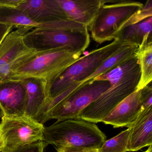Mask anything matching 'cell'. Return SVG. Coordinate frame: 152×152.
Listing matches in <instances>:
<instances>
[{
  "label": "cell",
  "instance_id": "obj_1",
  "mask_svg": "<svg viewBox=\"0 0 152 152\" xmlns=\"http://www.w3.org/2000/svg\"><path fill=\"white\" fill-rule=\"evenodd\" d=\"M140 78V67L137 56L97 76L93 80L108 81L110 88L90 104L79 118L95 124L101 122L117 105L137 90Z\"/></svg>",
  "mask_w": 152,
  "mask_h": 152
},
{
  "label": "cell",
  "instance_id": "obj_2",
  "mask_svg": "<svg viewBox=\"0 0 152 152\" xmlns=\"http://www.w3.org/2000/svg\"><path fill=\"white\" fill-rule=\"evenodd\" d=\"M106 140V136L96 124L80 118L57 121L43 129V141L56 148L99 149Z\"/></svg>",
  "mask_w": 152,
  "mask_h": 152
},
{
  "label": "cell",
  "instance_id": "obj_3",
  "mask_svg": "<svg viewBox=\"0 0 152 152\" xmlns=\"http://www.w3.org/2000/svg\"><path fill=\"white\" fill-rule=\"evenodd\" d=\"M129 46L117 40H114L111 43L94 50L88 55L80 58L59 76L48 82L47 104L74 84L79 83L80 86L107 58Z\"/></svg>",
  "mask_w": 152,
  "mask_h": 152
},
{
  "label": "cell",
  "instance_id": "obj_4",
  "mask_svg": "<svg viewBox=\"0 0 152 152\" xmlns=\"http://www.w3.org/2000/svg\"><path fill=\"white\" fill-rule=\"evenodd\" d=\"M82 53L64 49L35 51L12 71L10 79L35 77L51 81L80 58Z\"/></svg>",
  "mask_w": 152,
  "mask_h": 152
},
{
  "label": "cell",
  "instance_id": "obj_5",
  "mask_svg": "<svg viewBox=\"0 0 152 152\" xmlns=\"http://www.w3.org/2000/svg\"><path fill=\"white\" fill-rule=\"evenodd\" d=\"M141 2L132 1H106L88 27L93 40L99 44L116 39L127 22L143 7Z\"/></svg>",
  "mask_w": 152,
  "mask_h": 152
},
{
  "label": "cell",
  "instance_id": "obj_6",
  "mask_svg": "<svg viewBox=\"0 0 152 152\" xmlns=\"http://www.w3.org/2000/svg\"><path fill=\"white\" fill-rule=\"evenodd\" d=\"M26 45L35 51L64 49L83 53L90 44L88 28L82 30H56L34 28L24 37Z\"/></svg>",
  "mask_w": 152,
  "mask_h": 152
},
{
  "label": "cell",
  "instance_id": "obj_7",
  "mask_svg": "<svg viewBox=\"0 0 152 152\" xmlns=\"http://www.w3.org/2000/svg\"><path fill=\"white\" fill-rule=\"evenodd\" d=\"M110 87L107 80H94L85 83L48 112L42 124L51 119L63 121L79 118L82 112Z\"/></svg>",
  "mask_w": 152,
  "mask_h": 152
},
{
  "label": "cell",
  "instance_id": "obj_8",
  "mask_svg": "<svg viewBox=\"0 0 152 152\" xmlns=\"http://www.w3.org/2000/svg\"><path fill=\"white\" fill-rule=\"evenodd\" d=\"M44 125L31 117L3 116L0 123V152L43 140Z\"/></svg>",
  "mask_w": 152,
  "mask_h": 152
},
{
  "label": "cell",
  "instance_id": "obj_9",
  "mask_svg": "<svg viewBox=\"0 0 152 152\" xmlns=\"http://www.w3.org/2000/svg\"><path fill=\"white\" fill-rule=\"evenodd\" d=\"M31 27H22L10 32L0 44V81L10 80L17 66L35 51L25 43L24 37Z\"/></svg>",
  "mask_w": 152,
  "mask_h": 152
},
{
  "label": "cell",
  "instance_id": "obj_10",
  "mask_svg": "<svg viewBox=\"0 0 152 152\" xmlns=\"http://www.w3.org/2000/svg\"><path fill=\"white\" fill-rule=\"evenodd\" d=\"M27 92L21 80L0 81V108L3 116L20 117L25 115Z\"/></svg>",
  "mask_w": 152,
  "mask_h": 152
},
{
  "label": "cell",
  "instance_id": "obj_11",
  "mask_svg": "<svg viewBox=\"0 0 152 152\" xmlns=\"http://www.w3.org/2000/svg\"><path fill=\"white\" fill-rule=\"evenodd\" d=\"M143 110L142 90L140 89L124 99L101 122L114 128H129Z\"/></svg>",
  "mask_w": 152,
  "mask_h": 152
},
{
  "label": "cell",
  "instance_id": "obj_12",
  "mask_svg": "<svg viewBox=\"0 0 152 152\" xmlns=\"http://www.w3.org/2000/svg\"><path fill=\"white\" fill-rule=\"evenodd\" d=\"M68 20L88 27L96 16L102 0H57Z\"/></svg>",
  "mask_w": 152,
  "mask_h": 152
},
{
  "label": "cell",
  "instance_id": "obj_13",
  "mask_svg": "<svg viewBox=\"0 0 152 152\" xmlns=\"http://www.w3.org/2000/svg\"><path fill=\"white\" fill-rule=\"evenodd\" d=\"M128 152L152 145V107L143 109L129 128Z\"/></svg>",
  "mask_w": 152,
  "mask_h": 152
},
{
  "label": "cell",
  "instance_id": "obj_14",
  "mask_svg": "<svg viewBox=\"0 0 152 152\" xmlns=\"http://www.w3.org/2000/svg\"><path fill=\"white\" fill-rule=\"evenodd\" d=\"M27 92L25 115L35 120L48 102L47 83L44 79L28 77L22 79Z\"/></svg>",
  "mask_w": 152,
  "mask_h": 152
},
{
  "label": "cell",
  "instance_id": "obj_15",
  "mask_svg": "<svg viewBox=\"0 0 152 152\" xmlns=\"http://www.w3.org/2000/svg\"><path fill=\"white\" fill-rule=\"evenodd\" d=\"M152 17L123 29L115 40L140 48L152 41Z\"/></svg>",
  "mask_w": 152,
  "mask_h": 152
},
{
  "label": "cell",
  "instance_id": "obj_16",
  "mask_svg": "<svg viewBox=\"0 0 152 152\" xmlns=\"http://www.w3.org/2000/svg\"><path fill=\"white\" fill-rule=\"evenodd\" d=\"M138 48L135 46H129L115 53L105 60L97 70L86 80L80 84L91 81L97 76L103 74L115 68L134 56H136Z\"/></svg>",
  "mask_w": 152,
  "mask_h": 152
},
{
  "label": "cell",
  "instance_id": "obj_17",
  "mask_svg": "<svg viewBox=\"0 0 152 152\" xmlns=\"http://www.w3.org/2000/svg\"><path fill=\"white\" fill-rule=\"evenodd\" d=\"M140 71V78L137 90L142 89L152 80V42L138 48L137 54Z\"/></svg>",
  "mask_w": 152,
  "mask_h": 152
},
{
  "label": "cell",
  "instance_id": "obj_18",
  "mask_svg": "<svg viewBox=\"0 0 152 152\" xmlns=\"http://www.w3.org/2000/svg\"><path fill=\"white\" fill-rule=\"evenodd\" d=\"M129 129L121 132L117 136L106 140L98 149V152H126L128 151Z\"/></svg>",
  "mask_w": 152,
  "mask_h": 152
},
{
  "label": "cell",
  "instance_id": "obj_19",
  "mask_svg": "<svg viewBox=\"0 0 152 152\" xmlns=\"http://www.w3.org/2000/svg\"><path fill=\"white\" fill-rule=\"evenodd\" d=\"M152 17V1L148 0L145 6L136 13L126 23V26L132 24L136 23L145 20L148 18Z\"/></svg>",
  "mask_w": 152,
  "mask_h": 152
},
{
  "label": "cell",
  "instance_id": "obj_20",
  "mask_svg": "<svg viewBox=\"0 0 152 152\" xmlns=\"http://www.w3.org/2000/svg\"><path fill=\"white\" fill-rule=\"evenodd\" d=\"M48 145L43 141H39L30 145L19 147L9 152H44Z\"/></svg>",
  "mask_w": 152,
  "mask_h": 152
},
{
  "label": "cell",
  "instance_id": "obj_21",
  "mask_svg": "<svg viewBox=\"0 0 152 152\" xmlns=\"http://www.w3.org/2000/svg\"><path fill=\"white\" fill-rule=\"evenodd\" d=\"M57 152H98V149L72 147H61L56 148Z\"/></svg>",
  "mask_w": 152,
  "mask_h": 152
},
{
  "label": "cell",
  "instance_id": "obj_22",
  "mask_svg": "<svg viewBox=\"0 0 152 152\" xmlns=\"http://www.w3.org/2000/svg\"><path fill=\"white\" fill-rule=\"evenodd\" d=\"M13 28L11 26L0 24V44L7 35L11 32Z\"/></svg>",
  "mask_w": 152,
  "mask_h": 152
},
{
  "label": "cell",
  "instance_id": "obj_23",
  "mask_svg": "<svg viewBox=\"0 0 152 152\" xmlns=\"http://www.w3.org/2000/svg\"><path fill=\"white\" fill-rule=\"evenodd\" d=\"M23 0H0V6L8 7L17 8Z\"/></svg>",
  "mask_w": 152,
  "mask_h": 152
},
{
  "label": "cell",
  "instance_id": "obj_24",
  "mask_svg": "<svg viewBox=\"0 0 152 152\" xmlns=\"http://www.w3.org/2000/svg\"><path fill=\"white\" fill-rule=\"evenodd\" d=\"M152 152V145L148 147V148L145 152Z\"/></svg>",
  "mask_w": 152,
  "mask_h": 152
},
{
  "label": "cell",
  "instance_id": "obj_25",
  "mask_svg": "<svg viewBox=\"0 0 152 152\" xmlns=\"http://www.w3.org/2000/svg\"><path fill=\"white\" fill-rule=\"evenodd\" d=\"M3 116V114H2V111H1V109L0 108V118L2 117Z\"/></svg>",
  "mask_w": 152,
  "mask_h": 152
}]
</instances>
